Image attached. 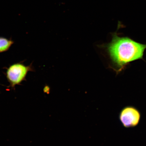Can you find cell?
<instances>
[{
	"mask_svg": "<svg viewBox=\"0 0 146 146\" xmlns=\"http://www.w3.org/2000/svg\"><path fill=\"white\" fill-rule=\"evenodd\" d=\"M112 35L110 43L100 47L106 52L111 60V66L116 72H121L131 62L143 59L146 44L128 37H120L116 32Z\"/></svg>",
	"mask_w": 146,
	"mask_h": 146,
	"instance_id": "obj_1",
	"label": "cell"
},
{
	"mask_svg": "<svg viewBox=\"0 0 146 146\" xmlns=\"http://www.w3.org/2000/svg\"><path fill=\"white\" fill-rule=\"evenodd\" d=\"M31 65L25 66L21 63H16L11 65L6 72L7 79L10 86L13 88L24 81L27 73L32 71Z\"/></svg>",
	"mask_w": 146,
	"mask_h": 146,
	"instance_id": "obj_2",
	"label": "cell"
},
{
	"mask_svg": "<svg viewBox=\"0 0 146 146\" xmlns=\"http://www.w3.org/2000/svg\"><path fill=\"white\" fill-rule=\"evenodd\" d=\"M141 115L137 109L132 106H127L122 110L119 119L122 125L127 128L136 126L139 123Z\"/></svg>",
	"mask_w": 146,
	"mask_h": 146,
	"instance_id": "obj_3",
	"label": "cell"
},
{
	"mask_svg": "<svg viewBox=\"0 0 146 146\" xmlns=\"http://www.w3.org/2000/svg\"><path fill=\"white\" fill-rule=\"evenodd\" d=\"M14 43V42L7 38L0 37V53L3 52L8 50Z\"/></svg>",
	"mask_w": 146,
	"mask_h": 146,
	"instance_id": "obj_4",
	"label": "cell"
}]
</instances>
